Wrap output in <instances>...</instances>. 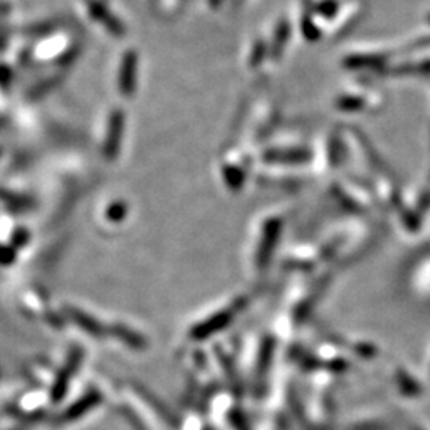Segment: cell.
Masks as SVG:
<instances>
[{"instance_id":"1","label":"cell","mask_w":430,"mask_h":430,"mask_svg":"<svg viewBox=\"0 0 430 430\" xmlns=\"http://www.w3.org/2000/svg\"><path fill=\"white\" fill-rule=\"evenodd\" d=\"M229 320L228 312H222L219 316H214L205 320L204 324H199L196 329L191 330V336L195 338V340H205V338L210 336L212 333H217L219 330H222L223 327H227Z\"/></svg>"},{"instance_id":"2","label":"cell","mask_w":430,"mask_h":430,"mask_svg":"<svg viewBox=\"0 0 430 430\" xmlns=\"http://www.w3.org/2000/svg\"><path fill=\"white\" fill-rule=\"evenodd\" d=\"M72 317H74L77 322L80 324L82 329L87 330L88 333H93V335H98V333H101V327L96 324L91 317L83 316V314H80L78 311H72Z\"/></svg>"}]
</instances>
